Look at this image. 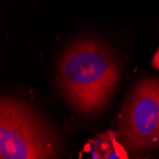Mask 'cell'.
Segmentation results:
<instances>
[{
  "mask_svg": "<svg viewBox=\"0 0 159 159\" xmlns=\"http://www.w3.org/2000/svg\"><path fill=\"white\" fill-rule=\"evenodd\" d=\"M118 134L134 153L159 148V79L139 82L118 115Z\"/></svg>",
  "mask_w": 159,
  "mask_h": 159,
  "instance_id": "cell-3",
  "label": "cell"
},
{
  "mask_svg": "<svg viewBox=\"0 0 159 159\" xmlns=\"http://www.w3.org/2000/svg\"><path fill=\"white\" fill-rule=\"evenodd\" d=\"M60 155L58 134L34 106L16 98H1L0 158L59 159Z\"/></svg>",
  "mask_w": 159,
  "mask_h": 159,
  "instance_id": "cell-2",
  "label": "cell"
},
{
  "mask_svg": "<svg viewBox=\"0 0 159 159\" xmlns=\"http://www.w3.org/2000/svg\"><path fill=\"white\" fill-rule=\"evenodd\" d=\"M119 76L111 52L93 39L71 44L59 63L58 81L67 102L85 115L95 114L107 106Z\"/></svg>",
  "mask_w": 159,
  "mask_h": 159,
  "instance_id": "cell-1",
  "label": "cell"
},
{
  "mask_svg": "<svg viewBox=\"0 0 159 159\" xmlns=\"http://www.w3.org/2000/svg\"><path fill=\"white\" fill-rule=\"evenodd\" d=\"M152 67H154L155 69L159 70V46L157 48V51L155 52V54L152 57Z\"/></svg>",
  "mask_w": 159,
  "mask_h": 159,
  "instance_id": "cell-4",
  "label": "cell"
}]
</instances>
